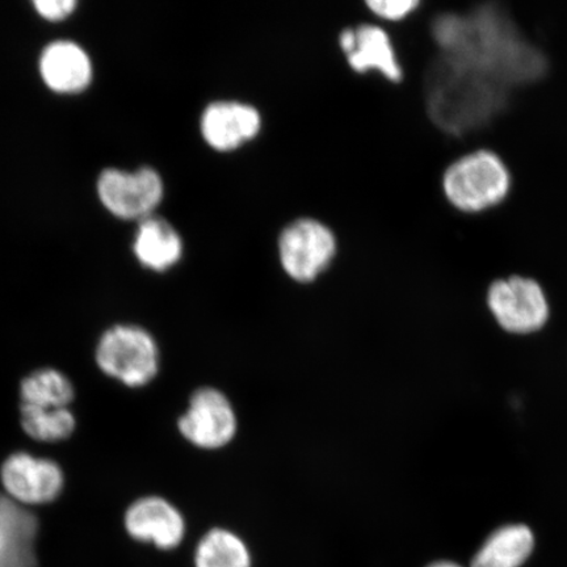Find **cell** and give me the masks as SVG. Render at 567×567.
I'll return each mask as SVG.
<instances>
[{
  "label": "cell",
  "instance_id": "obj_16",
  "mask_svg": "<svg viewBox=\"0 0 567 567\" xmlns=\"http://www.w3.org/2000/svg\"><path fill=\"white\" fill-rule=\"evenodd\" d=\"M21 405L63 409L74 401L75 390L68 375L54 368H41L20 384Z\"/></svg>",
  "mask_w": 567,
  "mask_h": 567
},
{
  "label": "cell",
  "instance_id": "obj_12",
  "mask_svg": "<svg viewBox=\"0 0 567 567\" xmlns=\"http://www.w3.org/2000/svg\"><path fill=\"white\" fill-rule=\"evenodd\" d=\"M42 80L60 94H76L91 82L92 68L86 52L74 42L59 41L41 55Z\"/></svg>",
  "mask_w": 567,
  "mask_h": 567
},
{
  "label": "cell",
  "instance_id": "obj_6",
  "mask_svg": "<svg viewBox=\"0 0 567 567\" xmlns=\"http://www.w3.org/2000/svg\"><path fill=\"white\" fill-rule=\"evenodd\" d=\"M339 47L354 73H378L393 86L405 82L406 71L399 47L384 27L360 24L347 28L339 34Z\"/></svg>",
  "mask_w": 567,
  "mask_h": 567
},
{
  "label": "cell",
  "instance_id": "obj_18",
  "mask_svg": "<svg viewBox=\"0 0 567 567\" xmlns=\"http://www.w3.org/2000/svg\"><path fill=\"white\" fill-rule=\"evenodd\" d=\"M423 0H370L368 10L375 19L390 24H403L420 11Z\"/></svg>",
  "mask_w": 567,
  "mask_h": 567
},
{
  "label": "cell",
  "instance_id": "obj_7",
  "mask_svg": "<svg viewBox=\"0 0 567 567\" xmlns=\"http://www.w3.org/2000/svg\"><path fill=\"white\" fill-rule=\"evenodd\" d=\"M3 494L23 507L47 505L59 498L65 474L53 460L28 452L12 453L0 467Z\"/></svg>",
  "mask_w": 567,
  "mask_h": 567
},
{
  "label": "cell",
  "instance_id": "obj_10",
  "mask_svg": "<svg viewBox=\"0 0 567 567\" xmlns=\"http://www.w3.org/2000/svg\"><path fill=\"white\" fill-rule=\"evenodd\" d=\"M260 112L251 104L218 101L207 105L200 117L203 140L213 151L230 153L257 138Z\"/></svg>",
  "mask_w": 567,
  "mask_h": 567
},
{
  "label": "cell",
  "instance_id": "obj_4",
  "mask_svg": "<svg viewBox=\"0 0 567 567\" xmlns=\"http://www.w3.org/2000/svg\"><path fill=\"white\" fill-rule=\"evenodd\" d=\"M486 303L496 322L515 334L542 329L549 318L547 290L529 276L512 275L488 284Z\"/></svg>",
  "mask_w": 567,
  "mask_h": 567
},
{
  "label": "cell",
  "instance_id": "obj_11",
  "mask_svg": "<svg viewBox=\"0 0 567 567\" xmlns=\"http://www.w3.org/2000/svg\"><path fill=\"white\" fill-rule=\"evenodd\" d=\"M39 522L27 507L0 493V567H35Z\"/></svg>",
  "mask_w": 567,
  "mask_h": 567
},
{
  "label": "cell",
  "instance_id": "obj_3",
  "mask_svg": "<svg viewBox=\"0 0 567 567\" xmlns=\"http://www.w3.org/2000/svg\"><path fill=\"white\" fill-rule=\"evenodd\" d=\"M278 243L284 272L301 284L317 280L338 251L336 234L316 218L295 219L282 229Z\"/></svg>",
  "mask_w": 567,
  "mask_h": 567
},
{
  "label": "cell",
  "instance_id": "obj_17",
  "mask_svg": "<svg viewBox=\"0 0 567 567\" xmlns=\"http://www.w3.org/2000/svg\"><path fill=\"white\" fill-rule=\"evenodd\" d=\"M20 423L33 441L56 443L66 441L75 431V416L69 408L42 409L28 405L20 408Z\"/></svg>",
  "mask_w": 567,
  "mask_h": 567
},
{
  "label": "cell",
  "instance_id": "obj_20",
  "mask_svg": "<svg viewBox=\"0 0 567 567\" xmlns=\"http://www.w3.org/2000/svg\"><path fill=\"white\" fill-rule=\"evenodd\" d=\"M429 567H461L456 564H453V563H436L434 565H431Z\"/></svg>",
  "mask_w": 567,
  "mask_h": 567
},
{
  "label": "cell",
  "instance_id": "obj_1",
  "mask_svg": "<svg viewBox=\"0 0 567 567\" xmlns=\"http://www.w3.org/2000/svg\"><path fill=\"white\" fill-rule=\"evenodd\" d=\"M512 173L491 148L461 155L444 169L442 189L451 207L465 215H480L506 200L512 190Z\"/></svg>",
  "mask_w": 567,
  "mask_h": 567
},
{
  "label": "cell",
  "instance_id": "obj_5",
  "mask_svg": "<svg viewBox=\"0 0 567 567\" xmlns=\"http://www.w3.org/2000/svg\"><path fill=\"white\" fill-rule=\"evenodd\" d=\"M177 429L197 449L221 450L237 435L236 410L221 390L202 388L190 396L186 413L177 421Z\"/></svg>",
  "mask_w": 567,
  "mask_h": 567
},
{
  "label": "cell",
  "instance_id": "obj_2",
  "mask_svg": "<svg viewBox=\"0 0 567 567\" xmlns=\"http://www.w3.org/2000/svg\"><path fill=\"white\" fill-rule=\"evenodd\" d=\"M101 371L125 386L141 388L155 379L159 371V349L145 329L117 324L99 339L95 352Z\"/></svg>",
  "mask_w": 567,
  "mask_h": 567
},
{
  "label": "cell",
  "instance_id": "obj_19",
  "mask_svg": "<svg viewBox=\"0 0 567 567\" xmlns=\"http://www.w3.org/2000/svg\"><path fill=\"white\" fill-rule=\"evenodd\" d=\"M73 0H39L34 2L35 10L47 20L59 21L66 19L75 10Z\"/></svg>",
  "mask_w": 567,
  "mask_h": 567
},
{
  "label": "cell",
  "instance_id": "obj_9",
  "mask_svg": "<svg viewBox=\"0 0 567 567\" xmlns=\"http://www.w3.org/2000/svg\"><path fill=\"white\" fill-rule=\"evenodd\" d=\"M124 526L134 540L172 550L186 537V520L172 502L162 496H144L126 509Z\"/></svg>",
  "mask_w": 567,
  "mask_h": 567
},
{
  "label": "cell",
  "instance_id": "obj_13",
  "mask_svg": "<svg viewBox=\"0 0 567 567\" xmlns=\"http://www.w3.org/2000/svg\"><path fill=\"white\" fill-rule=\"evenodd\" d=\"M133 248L142 266L165 272L179 264L183 240L166 219L151 216L142 219Z\"/></svg>",
  "mask_w": 567,
  "mask_h": 567
},
{
  "label": "cell",
  "instance_id": "obj_14",
  "mask_svg": "<svg viewBox=\"0 0 567 567\" xmlns=\"http://www.w3.org/2000/svg\"><path fill=\"white\" fill-rule=\"evenodd\" d=\"M534 534L527 526H506L487 538L472 567H519L534 550Z\"/></svg>",
  "mask_w": 567,
  "mask_h": 567
},
{
  "label": "cell",
  "instance_id": "obj_8",
  "mask_svg": "<svg viewBox=\"0 0 567 567\" xmlns=\"http://www.w3.org/2000/svg\"><path fill=\"white\" fill-rule=\"evenodd\" d=\"M163 182L157 172L144 167L134 173L106 169L97 182L104 207L123 219H145L163 198Z\"/></svg>",
  "mask_w": 567,
  "mask_h": 567
},
{
  "label": "cell",
  "instance_id": "obj_15",
  "mask_svg": "<svg viewBox=\"0 0 567 567\" xmlns=\"http://www.w3.org/2000/svg\"><path fill=\"white\" fill-rule=\"evenodd\" d=\"M195 567H251V551L244 538L225 528H213L198 542Z\"/></svg>",
  "mask_w": 567,
  "mask_h": 567
}]
</instances>
